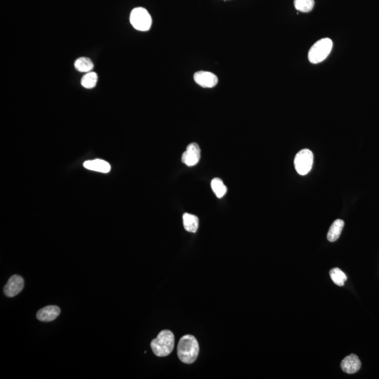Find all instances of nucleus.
<instances>
[{
  "instance_id": "nucleus-15",
  "label": "nucleus",
  "mask_w": 379,
  "mask_h": 379,
  "mask_svg": "<svg viewBox=\"0 0 379 379\" xmlns=\"http://www.w3.org/2000/svg\"><path fill=\"white\" fill-rule=\"evenodd\" d=\"M211 187L216 196L221 198L227 193V188L225 186L224 182L219 178H215L211 182Z\"/></svg>"
},
{
  "instance_id": "nucleus-12",
  "label": "nucleus",
  "mask_w": 379,
  "mask_h": 379,
  "mask_svg": "<svg viewBox=\"0 0 379 379\" xmlns=\"http://www.w3.org/2000/svg\"><path fill=\"white\" fill-rule=\"evenodd\" d=\"M344 227V221L341 220V219H337V220L334 221L332 226H331L328 233H327V240L329 242H332V243L337 241L339 239V237H340Z\"/></svg>"
},
{
  "instance_id": "nucleus-13",
  "label": "nucleus",
  "mask_w": 379,
  "mask_h": 379,
  "mask_svg": "<svg viewBox=\"0 0 379 379\" xmlns=\"http://www.w3.org/2000/svg\"><path fill=\"white\" fill-rule=\"evenodd\" d=\"M183 226L188 232L196 233L199 227V219L196 216L186 213L183 216Z\"/></svg>"
},
{
  "instance_id": "nucleus-10",
  "label": "nucleus",
  "mask_w": 379,
  "mask_h": 379,
  "mask_svg": "<svg viewBox=\"0 0 379 379\" xmlns=\"http://www.w3.org/2000/svg\"><path fill=\"white\" fill-rule=\"evenodd\" d=\"M61 310L58 306L44 307L37 312V318L41 322H51L59 316Z\"/></svg>"
},
{
  "instance_id": "nucleus-11",
  "label": "nucleus",
  "mask_w": 379,
  "mask_h": 379,
  "mask_svg": "<svg viewBox=\"0 0 379 379\" xmlns=\"http://www.w3.org/2000/svg\"><path fill=\"white\" fill-rule=\"evenodd\" d=\"M84 166L89 170L99 171L101 173H109L111 171V166L109 163L102 159H94V160L86 161Z\"/></svg>"
},
{
  "instance_id": "nucleus-17",
  "label": "nucleus",
  "mask_w": 379,
  "mask_h": 379,
  "mask_svg": "<svg viewBox=\"0 0 379 379\" xmlns=\"http://www.w3.org/2000/svg\"><path fill=\"white\" fill-rule=\"evenodd\" d=\"M97 74L94 72H89L82 78L81 85L86 89H92L97 85Z\"/></svg>"
},
{
  "instance_id": "nucleus-2",
  "label": "nucleus",
  "mask_w": 379,
  "mask_h": 379,
  "mask_svg": "<svg viewBox=\"0 0 379 379\" xmlns=\"http://www.w3.org/2000/svg\"><path fill=\"white\" fill-rule=\"evenodd\" d=\"M175 339L173 333L163 330L156 339L151 342V348L154 354L158 357H166L172 352L174 348Z\"/></svg>"
},
{
  "instance_id": "nucleus-7",
  "label": "nucleus",
  "mask_w": 379,
  "mask_h": 379,
  "mask_svg": "<svg viewBox=\"0 0 379 379\" xmlns=\"http://www.w3.org/2000/svg\"><path fill=\"white\" fill-rule=\"evenodd\" d=\"M24 280L19 275L11 276L4 288V294L8 297H13L23 290Z\"/></svg>"
},
{
  "instance_id": "nucleus-16",
  "label": "nucleus",
  "mask_w": 379,
  "mask_h": 379,
  "mask_svg": "<svg viewBox=\"0 0 379 379\" xmlns=\"http://www.w3.org/2000/svg\"><path fill=\"white\" fill-rule=\"evenodd\" d=\"M331 278L333 282L335 283L337 285L342 286L344 285V283L347 280V276L339 268H333L330 270Z\"/></svg>"
},
{
  "instance_id": "nucleus-18",
  "label": "nucleus",
  "mask_w": 379,
  "mask_h": 379,
  "mask_svg": "<svg viewBox=\"0 0 379 379\" xmlns=\"http://www.w3.org/2000/svg\"><path fill=\"white\" fill-rule=\"evenodd\" d=\"M315 5L314 0H294V6L298 11L308 13L311 11Z\"/></svg>"
},
{
  "instance_id": "nucleus-14",
  "label": "nucleus",
  "mask_w": 379,
  "mask_h": 379,
  "mask_svg": "<svg viewBox=\"0 0 379 379\" xmlns=\"http://www.w3.org/2000/svg\"><path fill=\"white\" fill-rule=\"evenodd\" d=\"M75 69L81 73H89L94 68V63L90 58L87 57L79 58L75 62Z\"/></svg>"
},
{
  "instance_id": "nucleus-8",
  "label": "nucleus",
  "mask_w": 379,
  "mask_h": 379,
  "mask_svg": "<svg viewBox=\"0 0 379 379\" xmlns=\"http://www.w3.org/2000/svg\"><path fill=\"white\" fill-rule=\"evenodd\" d=\"M194 80L203 88H212L217 85V75L207 71H198L194 75Z\"/></svg>"
},
{
  "instance_id": "nucleus-5",
  "label": "nucleus",
  "mask_w": 379,
  "mask_h": 379,
  "mask_svg": "<svg viewBox=\"0 0 379 379\" xmlns=\"http://www.w3.org/2000/svg\"><path fill=\"white\" fill-rule=\"evenodd\" d=\"M313 154L308 149H303L296 154L294 166L298 174L305 176L311 170L313 164Z\"/></svg>"
},
{
  "instance_id": "nucleus-1",
  "label": "nucleus",
  "mask_w": 379,
  "mask_h": 379,
  "mask_svg": "<svg viewBox=\"0 0 379 379\" xmlns=\"http://www.w3.org/2000/svg\"><path fill=\"white\" fill-rule=\"evenodd\" d=\"M200 347L196 338L186 335L180 339L178 344V358L185 364H193L198 358Z\"/></svg>"
},
{
  "instance_id": "nucleus-6",
  "label": "nucleus",
  "mask_w": 379,
  "mask_h": 379,
  "mask_svg": "<svg viewBox=\"0 0 379 379\" xmlns=\"http://www.w3.org/2000/svg\"><path fill=\"white\" fill-rule=\"evenodd\" d=\"M201 157L200 147L196 143H190L182 155L181 161L188 166L196 165Z\"/></svg>"
},
{
  "instance_id": "nucleus-9",
  "label": "nucleus",
  "mask_w": 379,
  "mask_h": 379,
  "mask_svg": "<svg viewBox=\"0 0 379 379\" xmlns=\"http://www.w3.org/2000/svg\"><path fill=\"white\" fill-rule=\"evenodd\" d=\"M341 368L346 373L353 375L359 371L361 368V362L358 356L355 354H351L342 360Z\"/></svg>"
},
{
  "instance_id": "nucleus-4",
  "label": "nucleus",
  "mask_w": 379,
  "mask_h": 379,
  "mask_svg": "<svg viewBox=\"0 0 379 379\" xmlns=\"http://www.w3.org/2000/svg\"><path fill=\"white\" fill-rule=\"evenodd\" d=\"M130 23L135 30L147 31L152 25V18L145 8L137 7L133 8L131 12Z\"/></svg>"
},
{
  "instance_id": "nucleus-3",
  "label": "nucleus",
  "mask_w": 379,
  "mask_h": 379,
  "mask_svg": "<svg viewBox=\"0 0 379 379\" xmlns=\"http://www.w3.org/2000/svg\"><path fill=\"white\" fill-rule=\"evenodd\" d=\"M332 47L333 42L331 39L323 38L317 41L313 47L310 48L308 52V59L310 62L317 64L325 61L330 54Z\"/></svg>"
}]
</instances>
